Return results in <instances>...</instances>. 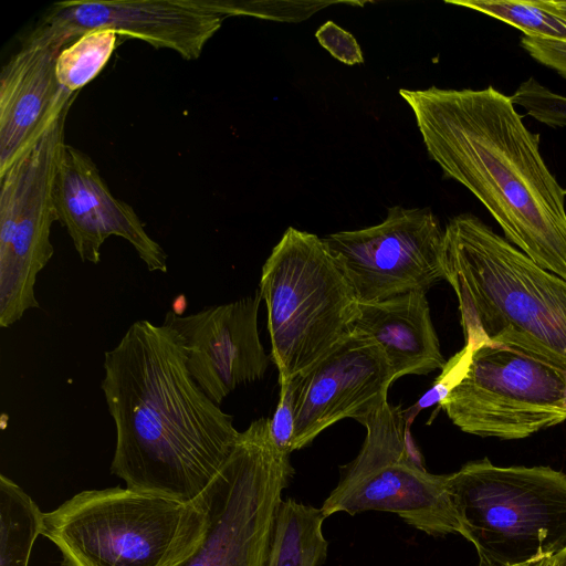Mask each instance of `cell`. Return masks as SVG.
<instances>
[{
	"mask_svg": "<svg viewBox=\"0 0 566 566\" xmlns=\"http://www.w3.org/2000/svg\"><path fill=\"white\" fill-rule=\"evenodd\" d=\"M407 420L401 405L388 400L358 420L367 434L357 457L340 468L338 483L323 502L326 517L388 512L431 536L460 534L449 474L427 471L409 439Z\"/></svg>",
	"mask_w": 566,
	"mask_h": 566,
	"instance_id": "cell-7",
	"label": "cell"
},
{
	"mask_svg": "<svg viewBox=\"0 0 566 566\" xmlns=\"http://www.w3.org/2000/svg\"><path fill=\"white\" fill-rule=\"evenodd\" d=\"M440 408L469 434L531 437L566 421V364L513 339L482 344Z\"/></svg>",
	"mask_w": 566,
	"mask_h": 566,
	"instance_id": "cell-8",
	"label": "cell"
},
{
	"mask_svg": "<svg viewBox=\"0 0 566 566\" xmlns=\"http://www.w3.org/2000/svg\"><path fill=\"white\" fill-rule=\"evenodd\" d=\"M354 328L382 349L395 380L442 369L441 353L426 292L412 291L378 302L359 303Z\"/></svg>",
	"mask_w": 566,
	"mask_h": 566,
	"instance_id": "cell-17",
	"label": "cell"
},
{
	"mask_svg": "<svg viewBox=\"0 0 566 566\" xmlns=\"http://www.w3.org/2000/svg\"><path fill=\"white\" fill-rule=\"evenodd\" d=\"M117 36L112 30L98 29L82 34L65 46L56 60L60 84L75 93L94 80L111 59Z\"/></svg>",
	"mask_w": 566,
	"mask_h": 566,
	"instance_id": "cell-20",
	"label": "cell"
},
{
	"mask_svg": "<svg viewBox=\"0 0 566 566\" xmlns=\"http://www.w3.org/2000/svg\"><path fill=\"white\" fill-rule=\"evenodd\" d=\"M507 23L524 36L566 41V21L546 10L539 0H448Z\"/></svg>",
	"mask_w": 566,
	"mask_h": 566,
	"instance_id": "cell-21",
	"label": "cell"
},
{
	"mask_svg": "<svg viewBox=\"0 0 566 566\" xmlns=\"http://www.w3.org/2000/svg\"><path fill=\"white\" fill-rule=\"evenodd\" d=\"M511 98L537 122L551 127L566 126V96L551 91L534 77L522 82Z\"/></svg>",
	"mask_w": 566,
	"mask_h": 566,
	"instance_id": "cell-22",
	"label": "cell"
},
{
	"mask_svg": "<svg viewBox=\"0 0 566 566\" xmlns=\"http://www.w3.org/2000/svg\"><path fill=\"white\" fill-rule=\"evenodd\" d=\"M223 19L193 0H70L53 3L32 31L67 46L86 32L107 29L196 60Z\"/></svg>",
	"mask_w": 566,
	"mask_h": 566,
	"instance_id": "cell-13",
	"label": "cell"
},
{
	"mask_svg": "<svg viewBox=\"0 0 566 566\" xmlns=\"http://www.w3.org/2000/svg\"><path fill=\"white\" fill-rule=\"evenodd\" d=\"M260 291L188 315L168 311L164 323L181 337L187 368L218 406L238 386L262 379L270 365L258 329Z\"/></svg>",
	"mask_w": 566,
	"mask_h": 566,
	"instance_id": "cell-14",
	"label": "cell"
},
{
	"mask_svg": "<svg viewBox=\"0 0 566 566\" xmlns=\"http://www.w3.org/2000/svg\"><path fill=\"white\" fill-rule=\"evenodd\" d=\"M103 367L116 429L111 472L132 490L198 501L240 432L191 377L180 335L165 323L136 321L105 352Z\"/></svg>",
	"mask_w": 566,
	"mask_h": 566,
	"instance_id": "cell-1",
	"label": "cell"
},
{
	"mask_svg": "<svg viewBox=\"0 0 566 566\" xmlns=\"http://www.w3.org/2000/svg\"><path fill=\"white\" fill-rule=\"evenodd\" d=\"M531 566H566V549L554 557L543 559Z\"/></svg>",
	"mask_w": 566,
	"mask_h": 566,
	"instance_id": "cell-28",
	"label": "cell"
},
{
	"mask_svg": "<svg viewBox=\"0 0 566 566\" xmlns=\"http://www.w3.org/2000/svg\"><path fill=\"white\" fill-rule=\"evenodd\" d=\"M57 221L65 227L74 248L91 263L101 260L107 238L128 241L149 271L167 272V254L146 232L135 210L115 198L92 158L65 145L54 180Z\"/></svg>",
	"mask_w": 566,
	"mask_h": 566,
	"instance_id": "cell-15",
	"label": "cell"
},
{
	"mask_svg": "<svg viewBox=\"0 0 566 566\" xmlns=\"http://www.w3.org/2000/svg\"><path fill=\"white\" fill-rule=\"evenodd\" d=\"M271 359L279 380L292 379L354 328L358 300L325 241L290 227L263 264Z\"/></svg>",
	"mask_w": 566,
	"mask_h": 566,
	"instance_id": "cell-6",
	"label": "cell"
},
{
	"mask_svg": "<svg viewBox=\"0 0 566 566\" xmlns=\"http://www.w3.org/2000/svg\"><path fill=\"white\" fill-rule=\"evenodd\" d=\"M65 45L33 32L2 66L0 74V174L46 129L75 93L56 77V60Z\"/></svg>",
	"mask_w": 566,
	"mask_h": 566,
	"instance_id": "cell-16",
	"label": "cell"
},
{
	"mask_svg": "<svg viewBox=\"0 0 566 566\" xmlns=\"http://www.w3.org/2000/svg\"><path fill=\"white\" fill-rule=\"evenodd\" d=\"M359 303L426 292L446 280L444 229L429 208L388 209L379 224L323 239Z\"/></svg>",
	"mask_w": 566,
	"mask_h": 566,
	"instance_id": "cell-11",
	"label": "cell"
},
{
	"mask_svg": "<svg viewBox=\"0 0 566 566\" xmlns=\"http://www.w3.org/2000/svg\"><path fill=\"white\" fill-rule=\"evenodd\" d=\"M474 348L464 344V347L446 361L441 374L437 377L432 387L415 405L412 419L416 413L424 408L439 403L461 382L469 371Z\"/></svg>",
	"mask_w": 566,
	"mask_h": 566,
	"instance_id": "cell-23",
	"label": "cell"
},
{
	"mask_svg": "<svg viewBox=\"0 0 566 566\" xmlns=\"http://www.w3.org/2000/svg\"><path fill=\"white\" fill-rule=\"evenodd\" d=\"M460 535L478 566H531L566 549V474L546 465L502 467L488 458L450 473Z\"/></svg>",
	"mask_w": 566,
	"mask_h": 566,
	"instance_id": "cell-5",
	"label": "cell"
},
{
	"mask_svg": "<svg viewBox=\"0 0 566 566\" xmlns=\"http://www.w3.org/2000/svg\"><path fill=\"white\" fill-rule=\"evenodd\" d=\"M280 397L273 417L270 419V436L275 449L290 457L293 452L294 434V380H279Z\"/></svg>",
	"mask_w": 566,
	"mask_h": 566,
	"instance_id": "cell-24",
	"label": "cell"
},
{
	"mask_svg": "<svg viewBox=\"0 0 566 566\" xmlns=\"http://www.w3.org/2000/svg\"><path fill=\"white\" fill-rule=\"evenodd\" d=\"M539 2L546 10L566 21V0H539Z\"/></svg>",
	"mask_w": 566,
	"mask_h": 566,
	"instance_id": "cell-27",
	"label": "cell"
},
{
	"mask_svg": "<svg viewBox=\"0 0 566 566\" xmlns=\"http://www.w3.org/2000/svg\"><path fill=\"white\" fill-rule=\"evenodd\" d=\"M446 281L467 345L525 343L566 364V280L541 268L472 213L444 228Z\"/></svg>",
	"mask_w": 566,
	"mask_h": 566,
	"instance_id": "cell-3",
	"label": "cell"
},
{
	"mask_svg": "<svg viewBox=\"0 0 566 566\" xmlns=\"http://www.w3.org/2000/svg\"><path fill=\"white\" fill-rule=\"evenodd\" d=\"M293 380L295 451L339 420L358 421L379 407L395 378L380 346L353 328Z\"/></svg>",
	"mask_w": 566,
	"mask_h": 566,
	"instance_id": "cell-12",
	"label": "cell"
},
{
	"mask_svg": "<svg viewBox=\"0 0 566 566\" xmlns=\"http://www.w3.org/2000/svg\"><path fill=\"white\" fill-rule=\"evenodd\" d=\"M294 469L259 418L239 433L221 471L201 495L209 524L198 548L175 566H264L283 491Z\"/></svg>",
	"mask_w": 566,
	"mask_h": 566,
	"instance_id": "cell-9",
	"label": "cell"
},
{
	"mask_svg": "<svg viewBox=\"0 0 566 566\" xmlns=\"http://www.w3.org/2000/svg\"><path fill=\"white\" fill-rule=\"evenodd\" d=\"M202 497L181 502L128 488L80 492L43 514L64 566H175L201 544Z\"/></svg>",
	"mask_w": 566,
	"mask_h": 566,
	"instance_id": "cell-4",
	"label": "cell"
},
{
	"mask_svg": "<svg viewBox=\"0 0 566 566\" xmlns=\"http://www.w3.org/2000/svg\"><path fill=\"white\" fill-rule=\"evenodd\" d=\"M315 36L319 44L342 63L354 65L364 62L363 52L356 39L335 22L327 21L322 24Z\"/></svg>",
	"mask_w": 566,
	"mask_h": 566,
	"instance_id": "cell-25",
	"label": "cell"
},
{
	"mask_svg": "<svg viewBox=\"0 0 566 566\" xmlns=\"http://www.w3.org/2000/svg\"><path fill=\"white\" fill-rule=\"evenodd\" d=\"M71 108V107H70ZM70 108L0 174V326L10 327L39 307L38 274L54 253L51 227L57 221L54 180L65 147Z\"/></svg>",
	"mask_w": 566,
	"mask_h": 566,
	"instance_id": "cell-10",
	"label": "cell"
},
{
	"mask_svg": "<svg viewBox=\"0 0 566 566\" xmlns=\"http://www.w3.org/2000/svg\"><path fill=\"white\" fill-rule=\"evenodd\" d=\"M521 46L537 63L566 80V41L523 35Z\"/></svg>",
	"mask_w": 566,
	"mask_h": 566,
	"instance_id": "cell-26",
	"label": "cell"
},
{
	"mask_svg": "<svg viewBox=\"0 0 566 566\" xmlns=\"http://www.w3.org/2000/svg\"><path fill=\"white\" fill-rule=\"evenodd\" d=\"M443 175L464 186L504 238L541 268L566 280L565 189L511 96L481 90L399 91Z\"/></svg>",
	"mask_w": 566,
	"mask_h": 566,
	"instance_id": "cell-2",
	"label": "cell"
},
{
	"mask_svg": "<svg viewBox=\"0 0 566 566\" xmlns=\"http://www.w3.org/2000/svg\"><path fill=\"white\" fill-rule=\"evenodd\" d=\"M325 518L321 507L282 500L264 566H322L328 548L323 534Z\"/></svg>",
	"mask_w": 566,
	"mask_h": 566,
	"instance_id": "cell-18",
	"label": "cell"
},
{
	"mask_svg": "<svg viewBox=\"0 0 566 566\" xmlns=\"http://www.w3.org/2000/svg\"><path fill=\"white\" fill-rule=\"evenodd\" d=\"M43 514L32 497L0 475V566H28Z\"/></svg>",
	"mask_w": 566,
	"mask_h": 566,
	"instance_id": "cell-19",
	"label": "cell"
},
{
	"mask_svg": "<svg viewBox=\"0 0 566 566\" xmlns=\"http://www.w3.org/2000/svg\"><path fill=\"white\" fill-rule=\"evenodd\" d=\"M565 195H566V189H565Z\"/></svg>",
	"mask_w": 566,
	"mask_h": 566,
	"instance_id": "cell-29",
	"label": "cell"
}]
</instances>
